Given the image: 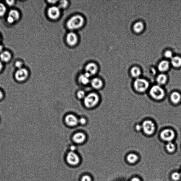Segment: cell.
<instances>
[{
	"instance_id": "6da1fadb",
	"label": "cell",
	"mask_w": 181,
	"mask_h": 181,
	"mask_svg": "<svg viewBox=\"0 0 181 181\" xmlns=\"http://www.w3.org/2000/svg\"><path fill=\"white\" fill-rule=\"evenodd\" d=\"M102 97L99 92L92 90L87 92L82 102L83 107L88 111L93 110L99 106L102 102Z\"/></svg>"
},
{
	"instance_id": "7a4b0ae2",
	"label": "cell",
	"mask_w": 181,
	"mask_h": 181,
	"mask_svg": "<svg viewBox=\"0 0 181 181\" xmlns=\"http://www.w3.org/2000/svg\"><path fill=\"white\" fill-rule=\"evenodd\" d=\"M79 116L73 112L67 113L63 118V124L69 128H74L79 126Z\"/></svg>"
},
{
	"instance_id": "3957f363",
	"label": "cell",
	"mask_w": 181,
	"mask_h": 181,
	"mask_svg": "<svg viewBox=\"0 0 181 181\" xmlns=\"http://www.w3.org/2000/svg\"><path fill=\"white\" fill-rule=\"evenodd\" d=\"M73 143L76 145H82L88 141V135L84 131L79 130L73 133L70 136Z\"/></svg>"
},
{
	"instance_id": "277c9868",
	"label": "cell",
	"mask_w": 181,
	"mask_h": 181,
	"mask_svg": "<svg viewBox=\"0 0 181 181\" xmlns=\"http://www.w3.org/2000/svg\"><path fill=\"white\" fill-rule=\"evenodd\" d=\"M84 19L80 15H76L69 19L67 23L69 29L73 30L79 29L83 25Z\"/></svg>"
},
{
	"instance_id": "5b68a950",
	"label": "cell",
	"mask_w": 181,
	"mask_h": 181,
	"mask_svg": "<svg viewBox=\"0 0 181 181\" xmlns=\"http://www.w3.org/2000/svg\"><path fill=\"white\" fill-rule=\"evenodd\" d=\"M89 86L92 90L99 92L103 89L105 83L102 79L99 77L95 76L91 79Z\"/></svg>"
},
{
	"instance_id": "8992f818",
	"label": "cell",
	"mask_w": 181,
	"mask_h": 181,
	"mask_svg": "<svg viewBox=\"0 0 181 181\" xmlns=\"http://www.w3.org/2000/svg\"><path fill=\"white\" fill-rule=\"evenodd\" d=\"M150 93L152 97L156 99H163L165 95L164 90L159 85H154L152 87Z\"/></svg>"
},
{
	"instance_id": "52a82bcc",
	"label": "cell",
	"mask_w": 181,
	"mask_h": 181,
	"mask_svg": "<svg viewBox=\"0 0 181 181\" xmlns=\"http://www.w3.org/2000/svg\"><path fill=\"white\" fill-rule=\"evenodd\" d=\"M149 86V82L143 79L138 78L134 82V88L138 91L142 92L145 91Z\"/></svg>"
},
{
	"instance_id": "ba28073f",
	"label": "cell",
	"mask_w": 181,
	"mask_h": 181,
	"mask_svg": "<svg viewBox=\"0 0 181 181\" xmlns=\"http://www.w3.org/2000/svg\"><path fill=\"white\" fill-rule=\"evenodd\" d=\"M91 78L85 73L81 74L78 77L77 83L82 88L87 87L90 86Z\"/></svg>"
},
{
	"instance_id": "9c48e42d",
	"label": "cell",
	"mask_w": 181,
	"mask_h": 181,
	"mask_svg": "<svg viewBox=\"0 0 181 181\" xmlns=\"http://www.w3.org/2000/svg\"><path fill=\"white\" fill-rule=\"evenodd\" d=\"M66 159L67 162L70 165H77L80 162V157L75 151H69L67 154Z\"/></svg>"
},
{
	"instance_id": "30bf717a",
	"label": "cell",
	"mask_w": 181,
	"mask_h": 181,
	"mask_svg": "<svg viewBox=\"0 0 181 181\" xmlns=\"http://www.w3.org/2000/svg\"><path fill=\"white\" fill-rule=\"evenodd\" d=\"M98 68L97 65L94 63H90L87 65L85 73L91 78L95 76L97 73Z\"/></svg>"
},
{
	"instance_id": "8fae6325",
	"label": "cell",
	"mask_w": 181,
	"mask_h": 181,
	"mask_svg": "<svg viewBox=\"0 0 181 181\" xmlns=\"http://www.w3.org/2000/svg\"><path fill=\"white\" fill-rule=\"evenodd\" d=\"M142 126V129L146 134L151 135L154 131L155 125L151 121L146 120L144 121Z\"/></svg>"
},
{
	"instance_id": "7c38bea8",
	"label": "cell",
	"mask_w": 181,
	"mask_h": 181,
	"mask_svg": "<svg viewBox=\"0 0 181 181\" xmlns=\"http://www.w3.org/2000/svg\"><path fill=\"white\" fill-rule=\"evenodd\" d=\"M60 9L58 7L52 6L48 10V16L52 20H56L60 16Z\"/></svg>"
},
{
	"instance_id": "4fadbf2b",
	"label": "cell",
	"mask_w": 181,
	"mask_h": 181,
	"mask_svg": "<svg viewBox=\"0 0 181 181\" xmlns=\"http://www.w3.org/2000/svg\"><path fill=\"white\" fill-rule=\"evenodd\" d=\"M28 76L27 70L25 68L19 69L15 74V78L17 81L22 82L25 80Z\"/></svg>"
},
{
	"instance_id": "5bb4252c",
	"label": "cell",
	"mask_w": 181,
	"mask_h": 181,
	"mask_svg": "<svg viewBox=\"0 0 181 181\" xmlns=\"http://www.w3.org/2000/svg\"><path fill=\"white\" fill-rule=\"evenodd\" d=\"M174 133L172 130L165 129L161 133V136L165 141L171 142L174 137Z\"/></svg>"
},
{
	"instance_id": "9a60e30c",
	"label": "cell",
	"mask_w": 181,
	"mask_h": 181,
	"mask_svg": "<svg viewBox=\"0 0 181 181\" xmlns=\"http://www.w3.org/2000/svg\"><path fill=\"white\" fill-rule=\"evenodd\" d=\"M66 40L67 43L69 46H75L78 41V36L74 32H70L67 34Z\"/></svg>"
},
{
	"instance_id": "2e32d148",
	"label": "cell",
	"mask_w": 181,
	"mask_h": 181,
	"mask_svg": "<svg viewBox=\"0 0 181 181\" xmlns=\"http://www.w3.org/2000/svg\"><path fill=\"white\" fill-rule=\"evenodd\" d=\"M20 17V14L18 11L12 10L10 11L8 17L7 18V22L9 23H13L18 20Z\"/></svg>"
},
{
	"instance_id": "e0dca14e",
	"label": "cell",
	"mask_w": 181,
	"mask_h": 181,
	"mask_svg": "<svg viewBox=\"0 0 181 181\" xmlns=\"http://www.w3.org/2000/svg\"><path fill=\"white\" fill-rule=\"evenodd\" d=\"M87 93V92L83 88H79L75 92V97L77 100L82 102L85 97Z\"/></svg>"
},
{
	"instance_id": "ac0fdd59",
	"label": "cell",
	"mask_w": 181,
	"mask_h": 181,
	"mask_svg": "<svg viewBox=\"0 0 181 181\" xmlns=\"http://www.w3.org/2000/svg\"><path fill=\"white\" fill-rule=\"evenodd\" d=\"M89 119L88 117L85 115H81L79 117V126L85 127L89 123Z\"/></svg>"
},
{
	"instance_id": "d6986e66",
	"label": "cell",
	"mask_w": 181,
	"mask_h": 181,
	"mask_svg": "<svg viewBox=\"0 0 181 181\" xmlns=\"http://www.w3.org/2000/svg\"><path fill=\"white\" fill-rule=\"evenodd\" d=\"M169 66V62L166 60H163L160 62L158 66V68L161 72H165L168 70Z\"/></svg>"
},
{
	"instance_id": "ffe728a7",
	"label": "cell",
	"mask_w": 181,
	"mask_h": 181,
	"mask_svg": "<svg viewBox=\"0 0 181 181\" xmlns=\"http://www.w3.org/2000/svg\"><path fill=\"white\" fill-rule=\"evenodd\" d=\"M181 96L178 92H175L171 94V99L173 103L177 104L180 102L181 100Z\"/></svg>"
},
{
	"instance_id": "44dd1931",
	"label": "cell",
	"mask_w": 181,
	"mask_h": 181,
	"mask_svg": "<svg viewBox=\"0 0 181 181\" xmlns=\"http://www.w3.org/2000/svg\"><path fill=\"white\" fill-rule=\"evenodd\" d=\"M171 64L175 67L181 66V58L178 56H174L172 58L171 60Z\"/></svg>"
},
{
	"instance_id": "7402d4cb",
	"label": "cell",
	"mask_w": 181,
	"mask_h": 181,
	"mask_svg": "<svg viewBox=\"0 0 181 181\" xmlns=\"http://www.w3.org/2000/svg\"><path fill=\"white\" fill-rule=\"evenodd\" d=\"M11 55L8 51H5L2 53L0 55L1 60L5 62H7L11 59Z\"/></svg>"
},
{
	"instance_id": "603a6c76",
	"label": "cell",
	"mask_w": 181,
	"mask_h": 181,
	"mask_svg": "<svg viewBox=\"0 0 181 181\" xmlns=\"http://www.w3.org/2000/svg\"><path fill=\"white\" fill-rule=\"evenodd\" d=\"M144 25L142 22H136L134 25V30L136 33H139L142 31L144 28Z\"/></svg>"
},
{
	"instance_id": "cb8c5ba5",
	"label": "cell",
	"mask_w": 181,
	"mask_h": 181,
	"mask_svg": "<svg viewBox=\"0 0 181 181\" xmlns=\"http://www.w3.org/2000/svg\"><path fill=\"white\" fill-rule=\"evenodd\" d=\"M167 78L165 75L160 74L159 75L157 78V82L159 85H162L166 82Z\"/></svg>"
},
{
	"instance_id": "d4e9b609",
	"label": "cell",
	"mask_w": 181,
	"mask_h": 181,
	"mask_svg": "<svg viewBox=\"0 0 181 181\" xmlns=\"http://www.w3.org/2000/svg\"><path fill=\"white\" fill-rule=\"evenodd\" d=\"M131 72L132 76L135 78L138 77L141 74V71H140V69L137 67H133L131 69Z\"/></svg>"
},
{
	"instance_id": "484cf974",
	"label": "cell",
	"mask_w": 181,
	"mask_h": 181,
	"mask_svg": "<svg viewBox=\"0 0 181 181\" xmlns=\"http://www.w3.org/2000/svg\"><path fill=\"white\" fill-rule=\"evenodd\" d=\"M138 157L137 156L134 154H129L127 157V159L129 162L131 163H134L137 161Z\"/></svg>"
},
{
	"instance_id": "4316f807",
	"label": "cell",
	"mask_w": 181,
	"mask_h": 181,
	"mask_svg": "<svg viewBox=\"0 0 181 181\" xmlns=\"http://www.w3.org/2000/svg\"><path fill=\"white\" fill-rule=\"evenodd\" d=\"M175 146L174 144L171 142H169L166 145V148L169 152L172 153L174 151L175 149Z\"/></svg>"
},
{
	"instance_id": "83f0119b",
	"label": "cell",
	"mask_w": 181,
	"mask_h": 181,
	"mask_svg": "<svg viewBox=\"0 0 181 181\" xmlns=\"http://www.w3.org/2000/svg\"><path fill=\"white\" fill-rule=\"evenodd\" d=\"M68 3L67 1H61L59 3L58 7L59 9H65L68 6Z\"/></svg>"
},
{
	"instance_id": "f1b7e54d",
	"label": "cell",
	"mask_w": 181,
	"mask_h": 181,
	"mask_svg": "<svg viewBox=\"0 0 181 181\" xmlns=\"http://www.w3.org/2000/svg\"><path fill=\"white\" fill-rule=\"evenodd\" d=\"M7 9L5 6L2 3H0V16L4 15L6 12Z\"/></svg>"
},
{
	"instance_id": "f546056e",
	"label": "cell",
	"mask_w": 181,
	"mask_h": 181,
	"mask_svg": "<svg viewBox=\"0 0 181 181\" xmlns=\"http://www.w3.org/2000/svg\"><path fill=\"white\" fill-rule=\"evenodd\" d=\"M181 177L180 173L178 172H174L172 175V178L173 180L178 181L180 180Z\"/></svg>"
},
{
	"instance_id": "4dcf8cb0",
	"label": "cell",
	"mask_w": 181,
	"mask_h": 181,
	"mask_svg": "<svg viewBox=\"0 0 181 181\" xmlns=\"http://www.w3.org/2000/svg\"><path fill=\"white\" fill-rule=\"evenodd\" d=\"M165 56L167 58L172 59L173 57V53L171 51H167L165 52Z\"/></svg>"
},
{
	"instance_id": "1f68e13d",
	"label": "cell",
	"mask_w": 181,
	"mask_h": 181,
	"mask_svg": "<svg viewBox=\"0 0 181 181\" xmlns=\"http://www.w3.org/2000/svg\"><path fill=\"white\" fill-rule=\"evenodd\" d=\"M81 181H91V178L88 175H85L82 177Z\"/></svg>"
},
{
	"instance_id": "d6a6232c",
	"label": "cell",
	"mask_w": 181,
	"mask_h": 181,
	"mask_svg": "<svg viewBox=\"0 0 181 181\" xmlns=\"http://www.w3.org/2000/svg\"><path fill=\"white\" fill-rule=\"evenodd\" d=\"M23 63L22 62L20 61H17L15 63V65L19 69L22 68V66Z\"/></svg>"
},
{
	"instance_id": "836d02e7",
	"label": "cell",
	"mask_w": 181,
	"mask_h": 181,
	"mask_svg": "<svg viewBox=\"0 0 181 181\" xmlns=\"http://www.w3.org/2000/svg\"><path fill=\"white\" fill-rule=\"evenodd\" d=\"M76 145H76V144H72V145H71L70 147V151H74L76 149Z\"/></svg>"
},
{
	"instance_id": "e575fe53",
	"label": "cell",
	"mask_w": 181,
	"mask_h": 181,
	"mask_svg": "<svg viewBox=\"0 0 181 181\" xmlns=\"http://www.w3.org/2000/svg\"><path fill=\"white\" fill-rule=\"evenodd\" d=\"M6 2L7 4L10 6L12 5H13V4H14V1H6Z\"/></svg>"
},
{
	"instance_id": "d590c367",
	"label": "cell",
	"mask_w": 181,
	"mask_h": 181,
	"mask_svg": "<svg viewBox=\"0 0 181 181\" xmlns=\"http://www.w3.org/2000/svg\"><path fill=\"white\" fill-rule=\"evenodd\" d=\"M4 97V93L2 91L0 90V100L2 99Z\"/></svg>"
},
{
	"instance_id": "8d00e7d4",
	"label": "cell",
	"mask_w": 181,
	"mask_h": 181,
	"mask_svg": "<svg viewBox=\"0 0 181 181\" xmlns=\"http://www.w3.org/2000/svg\"><path fill=\"white\" fill-rule=\"evenodd\" d=\"M136 129L137 131H140L142 129V126H140L139 125H137L136 126Z\"/></svg>"
},
{
	"instance_id": "74e56055",
	"label": "cell",
	"mask_w": 181,
	"mask_h": 181,
	"mask_svg": "<svg viewBox=\"0 0 181 181\" xmlns=\"http://www.w3.org/2000/svg\"><path fill=\"white\" fill-rule=\"evenodd\" d=\"M48 2H49V3L52 4H55L56 3V2H57V1H48Z\"/></svg>"
},
{
	"instance_id": "f35d334b",
	"label": "cell",
	"mask_w": 181,
	"mask_h": 181,
	"mask_svg": "<svg viewBox=\"0 0 181 181\" xmlns=\"http://www.w3.org/2000/svg\"><path fill=\"white\" fill-rule=\"evenodd\" d=\"M131 181H140V180L138 178H134L132 179Z\"/></svg>"
},
{
	"instance_id": "ab89813d",
	"label": "cell",
	"mask_w": 181,
	"mask_h": 181,
	"mask_svg": "<svg viewBox=\"0 0 181 181\" xmlns=\"http://www.w3.org/2000/svg\"><path fill=\"white\" fill-rule=\"evenodd\" d=\"M3 68V65L2 64V63L0 62V71H1L2 69Z\"/></svg>"
},
{
	"instance_id": "60d3db41",
	"label": "cell",
	"mask_w": 181,
	"mask_h": 181,
	"mask_svg": "<svg viewBox=\"0 0 181 181\" xmlns=\"http://www.w3.org/2000/svg\"><path fill=\"white\" fill-rule=\"evenodd\" d=\"M3 49V47H2V46L1 45H0V52H1L2 51Z\"/></svg>"
},
{
	"instance_id": "b9f144b4",
	"label": "cell",
	"mask_w": 181,
	"mask_h": 181,
	"mask_svg": "<svg viewBox=\"0 0 181 181\" xmlns=\"http://www.w3.org/2000/svg\"><path fill=\"white\" fill-rule=\"evenodd\" d=\"M181 174V173H180Z\"/></svg>"
}]
</instances>
